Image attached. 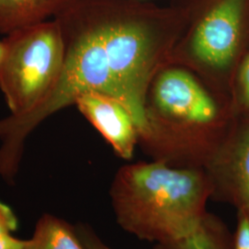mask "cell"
<instances>
[{
	"instance_id": "12",
	"label": "cell",
	"mask_w": 249,
	"mask_h": 249,
	"mask_svg": "<svg viewBox=\"0 0 249 249\" xmlns=\"http://www.w3.org/2000/svg\"><path fill=\"white\" fill-rule=\"evenodd\" d=\"M237 223L231 236V249H249V209H237Z\"/></svg>"
},
{
	"instance_id": "16",
	"label": "cell",
	"mask_w": 249,
	"mask_h": 249,
	"mask_svg": "<svg viewBox=\"0 0 249 249\" xmlns=\"http://www.w3.org/2000/svg\"><path fill=\"white\" fill-rule=\"evenodd\" d=\"M4 51H5V46H4V42L3 41H0V62L3 58V55H4Z\"/></svg>"
},
{
	"instance_id": "14",
	"label": "cell",
	"mask_w": 249,
	"mask_h": 249,
	"mask_svg": "<svg viewBox=\"0 0 249 249\" xmlns=\"http://www.w3.org/2000/svg\"><path fill=\"white\" fill-rule=\"evenodd\" d=\"M80 240L85 249H111L100 240L98 236L88 226L80 225L76 227Z\"/></svg>"
},
{
	"instance_id": "4",
	"label": "cell",
	"mask_w": 249,
	"mask_h": 249,
	"mask_svg": "<svg viewBox=\"0 0 249 249\" xmlns=\"http://www.w3.org/2000/svg\"><path fill=\"white\" fill-rule=\"evenodd\" d=\"M0 89L11 113L26 115L58 83L66 64V44L57 19L17 30L3 40Z\"/></svg>"
},
{
	"instance_id": "7",
	"label": "cell",
	"mask_w": 249,
	"mask_h": 249,
	"mask_svg": "<svg viewBox=\"0 0 249 249\" xmlns=\"http://www.w3.org/2000/svg\"><path fill=\"white\" fill-rule=\"evenodd\" d=\"M74 106L113 148L116 155L131 160L139 145V133L129 111L122 103L97 91L80 94Z\"/></svg>"
},
{
	"instance_id": "15",
	"label": "cell",
	"mask_w": 249,
	"mask_h": 249,
	"mask_svg": "<svg viewBox=\"0 0 249 249\" xmlns=\"http://www.w3.org/2000/svg\"><path fill=\"white\" fill-rule=\"evenodd\" d=\"M25 240H20L12 234L0 236V249H22Z\"/></svg>"
},
{
	"instance_id": "5",
	"label": "cell",
	"mask_w": 249,
	"mask_h": 249,
	"mask_svg": "<svg viewBox=\"0 0 249 249\" xmlns=\"http://www.w3.org/2000/svg\"><path fill=\"white\" fill-rule=\"evenodd\" d=\"M247 37V0H213L184 26L171 64L194 72L222 94L224 81L243 56Z\"/></svg>"
},
{
	"instance_id": "11",
	"label": "cell",
	"mask_w": 249,
	"mask_h": 249,
	"mask_svg": "<svg viewBox=\"0 0 249 249\" xmlns=\"http://www.w3.org/2000/svg\"><path fill=\"white\" fill-rule=\"evenodd\" d=\"M233 83L236 104L249 112V51L241 59L233 76Z\"/></svg>"
},
{
	"instance_id": "9",
	"label": "cell",
	"mask_w": 249,
	"mask_h": 249,
	"mask_svg": "<svg viewBox=\"0 0 249 249\" xmlns=\"http://www.w3.org/2000/svg\"><path fill=\"white\" fill-rule=\"evenodd\" d=\"M22 249H85L76 227L50 214L43 215Z\"/></svg>"
},
{
	"instance_id": "1",
	"label": "cell",
	"mask_w": 249,
	"mask_h": 249,
	"mask_svg": "<svg viewBox=\"0 0 249 249\" xmlns=\"http://www.w3.org/2000/svg\"><path fill=\"white\" fill-rule=\"evenodd\" d=\"M61 18L81 40L98 71L104 94L122 103L140 133L154 77L171 64L184 23L165 13L76 0Z\"/></svg>"
},
{
	"instance_id": "10",
	"label": "cell",
	"mask_w": 249,
	"mask_h": 249,
	"mask_svg": "<svg viewBox=\"0 0 249 249\" xmlns=\"http://www.w3.org/2000/svg\"><path fill=\"white\" fill-rule=\"evenodd\" d=\"M154 249H231V236L223 220L207 213L193 232L178 240L157 244Z\"/></svg>"
},
{
	"instance_id": "8",
	"label": "cell",
	"mask_w": 249,
	"mask_h": 249,
	"mask_svg": "<svg viewBox=\"0 0 249 249\" xmlns=\"http://www.w3.org/2000/svg\"><path fill=\"white\" fill-rule=\"evenodd\" d=\"M75 0H0V33L9 35L17 30L45 22L57 16Z\"/></svg>"
},
{
	"instance_id": "6",
	"label": "cell",
	"mask_w": 249,
	"mask_h": 249,
	"mask_svg": "<svg viewBox=\"0 0 249 249\" xmlns=\"http://www.w3.org/2000/svg\"><path fill=\"white\" fill-rule=\"evenodd\" d=\"M212 198L249 209V123L230 132L223 146L206 167Z\"/></svg>"
},
{
	"instance_id": "13",
	"label": "cell",
	"mask_w": 249,
	"mask_h": 249,
	"mask_svg": "<svg viewBox=\"0 0 249 249\" xmlns=\"http://www.w3.org/2000/svg\"><path fill=\"white\" fill-rule=\"evenodd\" d=\"M18 229V218L8 205L0 201V236L11 234Z\"/></svg>"
},
{
	"instance_id": "3",
	"label": "cell",
	"mask_w": 249,
	"mask_h": 249,
	"mask_svg": "<svg viewBox=\"0 0 249 249\" xmlns=\"http://www.w3.org/2000/svg\"><path fill=\"white\" fill-rule=\"evenodd\" d=\"M110 196L119 226L157 245L196 230L208 213L212 186L204 169L178 168L151 160L118 170Z\"/></svg>"
},
{
	"instance_id": "2",
	"label": "cell",
	"mask_w": 249,
	"mask_h": 249,
	"mask_svg": "<svg viewBox=\"0 0 249 249\" xmlns=\"http://www.w3.org/2000/svg\"><path fill=\"white\" fill-rule=\"evenodd\" d=\"M222 94L194 72L170 64L151 81L139 145L153 160L206 169L229 136Z\"/></svg>"
}]
</instances>
